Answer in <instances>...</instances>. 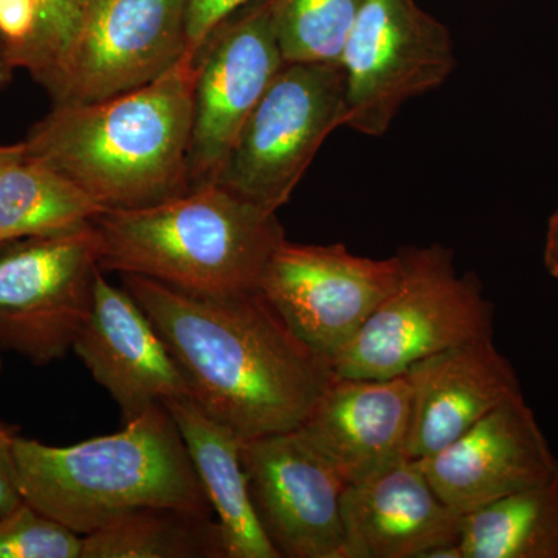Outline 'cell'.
<instances>
[{"instance_id": "obj_10", "label": "cell", "mask_w": 558, "mask_h": 558, "mask_svg": "<svg viewBox=\"0 0 558 558\" xmlns=\"http://www.w3.org/2000/svg\"><path fill=\"white\" fill-rule=\"evenodd\" d=\"M242 468L264 534L281 558H348V483L300 428L242 440Z\"/></svg>"}, {"instance_id": "obj_13", "label": "cell", "mask_w": 558, "mask_h": 558, "mask_svg": "<svg viewBox=\"0 0 558 558\" xmlns=\"http://www.w3.org/2000/svg\"><path fill=\"white\" fill-rule=\"evenodd\" d=\"M416 462L439 498L462 517L558 475V459L523 395Z\"/></svg>"}, {"instance_id": "obj_25", "label": "cell", "mask_w": 558, "mask_h": 558, "mask_svg": "<svg viewBox=\"0 0 558 558\" xmlns=\"http://www.w3.org/2000/svg\"><path fill=\"white\" fill-rule=\"evenodd\" d=\"M252 0H189L186 9V53L197 54L205 40L222 22Z\"/></svg>"}, {"instance_id": "obj_9", "label": "cell", "mask_w": 558, "mask_h": 558, "mask_svg": "<svg viewBox=\"0 0 558 558\" xmlns=\"http://www.w3.org/2000/svg\"><path fill=\"white\" fill-rule=\"evenodd\" d=\"M402 260L354 255L343 244L284 240L259 290L307 347L330 362L354 340L380 301L398 284Z\"/></svg>"}, {"instance_id": "obj_6", "label": "cell", "mask_w": 558, "mask_h": 558, "mask_svg": "<svg viewBox=\"0 0 558 558\" xmlns=\"http://www.w3.org/2000/svg\"><path fill=\"white\" fill-rule=\"evenodd\" d=\"M344 120L343 68L336 62H289L248 117L216 183L277 213Z\"/></svg>"}, {"instance_id": "obj_14", "label": "cell", "mask_w": 558, "mask_h": 558, "mask_svg": "<svg viewBox=\"0 0 558 558\" xmlns=\"http://www.w3.org/2000/svg\"><path fill=\"white\" fill-rule=\"evenodd\" d=\"M72 349L116 400L124 424L168 400L191 398L185 377L146 312L101 270L95 277L89 317Z\"/></svg>"}, {"instance_id": "obj_11", "label": "cell", "mask_w": 558, "mask_h": 558, "mask_svg": "<svg viewBox=\"0 0 558 558\" xmlns=\"http://www.w3.org/2000/svg\"><path fill=\"white\" fill-rule=\"evenodd\" d=\"M189 0H84L51 105L94 102L149 84L189 50Z\"/></svg>"}, {"instance_id": "obj_8", "label": "cell", "mask_w": 558, "mask_h": 558, "mask_svg": "<svg viewBox=\"0 0 558 558\" xmlns=\"http://www.w3.org/2000/svg\"><path fill=\"white\" fill-rule=\"evenodd\" d=\"M98 271L94 223L0 244V349L38 366L64 357L89 317Z\"/></svg>"}, {"instance_id": "obj_3", "label": "cell", "mask_w": 558, "mask_h": 558, "mask_svg": "<svg viewBox=\"0 0 558 558\" xmlns=\"http://www.w3.org/2000/svg\"><path fill=\"white\" fill-rule=\"evenodd\" d=\"M13 449L22 499L80 535L143 508L215 513L165 405L113 435L69 447L16 436Z\"/></svg>"}, {"instance_id": "obj_24", "label": "cell", "mask_w": 558, "mask_h": 558, "mask_svg": "<svg viewBox=\"0 0 558 558\" xmlns=\"http://www.w3.org/2000/svg\"><path fill=\"white\" fill-rule=\"evenodd\" d=\"M39 10L38 46L31 70L50 98L60 87L65 64L83 21L84 0H35Z\"/></svg>"}, {"instance_id": "obj_18", "label": "cell", "mask_w": 558, "mask_h": 558, "mask_svg": "<svg viewBox=\"0 0 558 558\" xmlns=\"http://www.w3.org/2000/svg\"><path fill=\"white\" fill-rule=\"evenodd\" d=\"M193 468L218 515L227 558H281L264 534L242 468V440L233 429L209 416L191 398L168 400Z\"/></svg>"}, {"instance_id": "obj_16", "label": "cell", "mask_w": 558, "mask_h": 558, "mask_svg": "<svg viewBox=\"0 0 558 558\" xmlns=\"http://www.w3.org/2000/svg\"><path fill=\"white\" fill-rule=\"evenodd\" d=\"M410 424L407 374L388 379L336 374L300 429L352 484L410 459Z\"/></svg>"}, {"instance_id": "obj_28", "label": "cell", "mask_w": 558, "mask_h": 558, "mask_svg": "<svg viewBox=\"0 0 558 558\" xmlns=\"http://www.w3.org/2000/svg\"><path fill=\"white\" fill-rule=\"evenodd\" d=\"M27 156L24 142L14 143V145H0V174L9 170L11 165L24 159Z\"/></svg>"}, {"instance_id": "obj_17", "label": "cell", "mask_w": 558, "mask_h": 558, "mask_svg": "<svg viewBox=\"0 0 558 558\" xmlns=\"http://www.w3.org/2000/svg\"><path fill=\"white\" fill-rule=\"evenodd\" d=\"M409 458L450 446L506 400L523 395L519 377L494 339L446 349L411 365Z\"/></svg>"}, {"instance_id": "obj_30", "label": "cell", "mask_w": 558, "mask_h": 558, "mask_svg": "<svg viewBox=\"0 0 558 558\" xmlns=\"http://www.w3.org/2000/svg\"><path fill=\"white\" fill-rule=\"evenodd\" d=\"M2 351V349H0ZM0 373H2V355H0Z\"/></svg>"}, {"instance_id": "obj_26", "label": "cell", "mask_w": 558, "mask_h": 558, "mask_svg": "<svg viewBox=\"0 0 558 558\" xmlns=\"http://www.w3.org/2000/svg\"><path fill=\"white\" fill-rule=\"evenodd\" d=\"M14 429L0 427V519L24 502L14 459Z\"/></svg>"}, {"instance_id": "obj_19", "label": "cell", "mask_w": 558, "mask_h": 558, "mask_svg": "<svg viewBox=\"0 0 558 558\" xmlns=\"http://www.w3.org/2000/svg\"><path fill=\"white\" fill-rule=\"evenodd\" d=\"M102 211L75 182L32 157L0 174V244L70 233Z\"/></svg>"}, {"instance_id": "obj_29", "label": "cell", "mask_w": 558, "mask_h": 558, "mask_svg": "<svg viewBox=\"0 0 558 558\" xmlns=\"http://www.w3.org/2000/svg\"><path fill=\"white\" fill-rule=\"evenodd\" d=\"M14 70L16 69L11 64L5 47H3L2 39H0V90H3L9 86L11 80H13Z\"/></svg>"}, {"instance_id": "obj_2", "label": "cell", "mask_w": 558, "mask_h": 558, "mask_svg": "<svg viewBox=\"0 0 558 558\" xmlns=\"http://www.w3.org/2000/svg\"><path fill=\"white\" fill-rule=\"evenodd\" d=\"M196 54L159 78L94 102H61L22 140L32 159L106 209L150 207L191 190Z\"/></svg>"}, {"instance_id": "obj_1", "label": "cell", "mask_w": 558, "mask_h": 558, "mask_svg": "<svg viewBox=\"0 0 558 558\" xmlns=\"http://www.w3.org/2000/svg\"><path fill=\"white\" fill-rule=\"evenodd\" d=\"M121 278L170 349L191 399L241 439L300 428L336 376L260 290L202 296L138 275Z\"/></svg>"}, {"instance_id": "obj_21", "label": "cell", "mask_w": 558, "mask_h": 558, "mask_svg": "<svg viewBox=\"0 0 558 558\" xmlns=\"http://www.w3.org/2000/svg\"><path fill=\"white\" fill-rule=\"evenodd\" d=\"M81 558H227L213 515L143 508L83 537Z\"/></svg>"}, {"instance_id": "obj_15", "label": "cell", "mask_w": 558, "mask_h": 558, "mask_svg": "<svg viewBox=\"0 0 558 558\" xmlns=\"http://www.w3.org/2000/svg\"><path fill=\"white\" fill-rule=\"evenodd\" d=\"M341 515L348 558H432L461 537L462 515L439 498L414 459L348 484Z\"/></svg>"}, {"instance_id": "obj_5", "label": "cell", "mask_w": 558, "mask_h": 558, "mask_svg": "<svg viewBox=\"0 0 558 558\" xmlns=\"http://www.w3.org/2000/svg\"><path fill=\"white\" fill-rule=\"evenodd\" d=\"M399 256L398 284L333 360L337 376H402L418 360L494 339V306L475 274H458L451 250L432 244Z\"/></svg>"}, {"instance_id": "obj_23", "label": "cell", "mask_w": 558, "mask_h": 558, "mask_svg": "<svg viewBox=\"0 0 558 558\" xmlns=\"http://www.w3.org/2000/svg\"><path fill=\"white\" fill-rule=\"evenodd\" d=\"M83 537L22 502L0 519V558H81Z\"/></svg>"}, {"instance_id": "obj_7", "label": "cell", "mask_w": 558, "mask_h": 558, "mask_svg": "<svg viewBox=\"0 0 558 558\" xmlns=\"http://www.w3.org/2000/svg\"><path fill=\"white\" fill-rule=\"evenodd\" d=\"M340 65L344 126L379 137L407 101L442 86L457 60L446 25L416 0H360Z\"/></svg>"}, {"instance_id": "obj_20", "label": "cell", "mask_w": 558, "mask_h": 558, "mask_svg": "<svg viewBox=\"0 0 558 558\" xmlns=\"http://www.w3.org/2000/svg\"><path fill=\"white\" fill-rule=\"evenodd\" d=\"M462 558H558V475L462 517Z\"/></svg>"}, {"instance_id": "obj_22", "label": "cell", "mask_w": 558, "mask_h": 558, "mask_svg": "<svg viewBox=\"0 0 558 558\" xmlns=\"http://www.w3.org/2000/svg\"><path fill=\"white\" fill-rule=\"evenodd\" d=\"M360 0H270L271 25L286 64H340Z\"/></svg>"}, {"instance_id": "obj_27", "label": "cell", "mask_w": 558, "mask_h": 558, "mask_svg": "<svg viewBox=\"0 0 558 558\" xmlns=\"http://www.w3.org/2000/svg\"><path fill=\"white\" fill-rule=\"evenodd\" d=\"M545 266L558 279V207L550 216L545 244Z\"/></svg>"}, {"instance_id": "obj_4", "label": "cell", "mask_w": 558, "mask_h": 558, "mask_svg": "<svg viewBox=\"0 0 558 558\" xmlns=\"http://www.w3.org/2000/svg\"><path fill=\"white\" fill-rule=\"evenodd\" d=\"M92 223L101 271L138 275L202 296L259 290L286 240L277 213L218 183L150 207L106 209Z\"/></svg>"}, {"instance_id": "obj_12", "label": "cell", "mask_w": 558, "mask_h": 558, "mask_svg": "<svg viewBox=\"0 0 558 558\" xmlns=\"http://www.w3.org/2000/svg\"><path fill=\"white\" fill-rule=\"evenodd\" d=\"M284 65L270 0L208 36L196 54L191 189L216 183L242 128Z\"/></svg>"}]
</instances>
